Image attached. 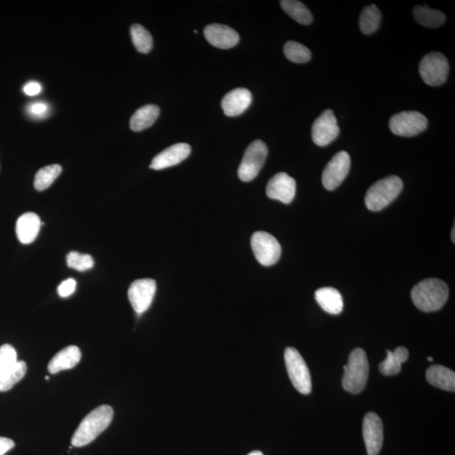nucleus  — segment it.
<instances>
[{"label": "nucleus", "instance_id": "obj_1", "mask_svg": "<svg viewBox=\"0 0 455 455\" xmlns=\"http://www.w3.org/2000/svg\"><path fill=\"white\" fill-rule=\"evenodd\" d=\"M113 416V409L107 405H102L95 408L80 423L78 429L73 435L72 445L80 448L93 442L109 427Z\"/></svg>", "mask_w": 455, "mask_h": 455}, {"label": "nucleus", "instance_id": "obj_2", "mask_svg": "<svg viewBox=\"0 0 455 455\" xmlns=\"http://www.w3.org/2000/svg\"><path fill=\"white\" fill-rule=\"evenodd\" d=\"M449 287L445 281L429 279L420 281L411 290V299L416 308L423 312L440 310L449 298Z\"/></svg>", "mask_w": 455, "mask_h": 455}, {"label": "nucleus", "instance_id": "obj_3", "mask_svg": "<svg viewBox=\"0 0 455 455\" xmlns=\"http://www.w3.org/2000/svg\"><path fill=\"white\" fill-rule=\"evenodd\" d=\"M343 389L352 394H360L367 384L369 373L367 354L364 350L355 349L350 354L348 364L343 366Z\"/></svg>", "mask_w": 455, "mask_h": 455}, {"label": "nucleus", "instance_id": "obj_4", "mask_svg": "<svg viewBox=\"0 0 455 455\" xmlns=\"http://www.w3.org/2000/svg\"><path fill=\"white\" fill-rule=\"evenodd\" d=\"M402 188L403 181L396 176L378 180L369 189L366 194V207L373 212L384 210L400 195Z\"/></svg>", "mask_w": 455, "mask_h": 455}, {"label": "nucleus", "instance_id": "obj_5", "mask_svg": "<svg viewBox=\"0 0 455 455\" xmlns=\"http://www.w3.org/2000/svg\"><path fill=\"white\" fill-rule=\"evenodd\" d=\"M284 360L289 379L295 388L303 395L310 394L312 389L310 370L298 350L288 348L285 350Z\"/></svg>", "mask_w": 455, "mask_h": 455}, {"label": "nucleus", "instance_id": "obj_6", "mask_svg": "<svg viewBox=\"0 0 455 455\" xmlns=\"http://www.w3.org/2000/svg\"><path fill=\"white\" fill-rule=\"evenodd\" d=\"M268 149L265 142L256 140L246 149L238 169V176L245 183L252 180L259 174L267 159Z\"/></svg>", "mask_w": 455, "mask_h": 455}, {"label": "nucleus", "instance_id": "obj_7", "mask_svg": "<svg viewBox=\"0 0 455 455\" xmlns=\"http://www.w3.org/2000/svg\"><path fill=\"white\" fill-rule=\"evenodd\" d=\"M449 66L445 55L438 52L427 54L420 63L419 72L423 80L430 86H439L445 82Z\"/></svg>", "mask_w": 455, "mask_h": 455}, {"label": "nucleus", "instance_id": "obj_8", "mask_svg": "<svg viewBox=\"0 0 455 455\" xmlns=\"http://www.w3.org/2000/svg\"><path fill=\"white\" fill-rule=\"evenodd\" d=\"M389 129L397 136L414 137L427 129L429 121L418 111H409L397 113L389 120Z\"/></svg>", "mask_w": 455, "mask_h": 455}, {"label": "nucleus", "instance_id": "obj_9", "mask_svg": "<svg viewBox=\"0 0 455 455\" xmlns=\"http://www.w3.org/2000/svg\"><path fill=\"white\" fill-rule=\"evenodd\" d=\"M250 245L257 260L264 267H271L279 261L281 254V245L271 234L264 231L254 233Z\"/></svg>", "mask_w": 455, "mask_h": 455}, {"label": "nucleus", "instance_id": "obj_10", "mask_svg": "<svg viewBox=\"0 0 455 455\" xmlns=\"http://www.w3.org/2000/svg\"><path fill=\"white\" fill-rule=\"evenodd\" d=\"M351 158L348 152H338L326 165L322 173V184L328 191L337 188L349 175Z\"/></svg>", "mask_w": 455, "mask_h": 455}, {"label": "nucleus", "instance_id": "obj_11", "mask_svg": "<svg viewBox=\"0 0 455 455\" xmlns=\"http://www.w3.org/2000/svg\"><path fill=\"white\" fill-rule=\"evenodd\" d=\"M156 292V281L150 279L134 281L129 289L131 306L138 314H142L151 306Z\"/></svg>", "mask_w": 455, "mask_h": 455}, {"label": "nucleus", "instance_id": "obj_12", "mask_svg": "<svg viewBox=\"0 0 455 455\" xmlns=\"http://www.w3.org/2000/svg\"><path fill=\"white\" fill-rule=\"evenodd\" d=\"M340 129L337 125V119L331 110L323 111L312 127V140L321 147L330 145L338 137Z\"/></svg>", "mask_w": 455, "mask_h": 455}, {"label": "nucleus", "instance_id": "obj_13", "mask_svg": "<svg viewBox=\"0 0 455 455\" xmlns=\"http://www.w3.org/2000/svg\"><path fill=\"white\" fill-rule=\"evenodd\" d=\"M362 435L369 455H378L384 441L383 423L375 412L366 414L362 424Z\"/></svg>", "mask_w": 455, "mask_h": 455}, {"label": "nucleus", "instance_id": "obj_14", "mask_svg": "<svg viewBox=\"0 0 455 455\" xmlns=\"http://www.w3.org/2000/svg\"><path fill=\"white\" fill-rule=\"evenodd\" d=\"M295 194V180L287 173H277L268 181L267 195L269 198L289 204L294 200Z\"/></svg>", "mask_w": 455, "mask_h": 455}, {"label": "nucleus", "instance_id": "obj_15", "mask_svg": "<svg viewBox=\"0 0 455 455\" xmlns=\"http://www.w3.org/2000/svg\"><path fill=\"white\" fill-rule=\"evenodd\" d=\"M204 36L211 45L221 49L233 48L240 41V36L234 29L222 24L207 26L204 29Z\"/></svg>", "mask_w": 455, "mask_h": 455}, {"label": "nucleus", "instance_id": "obj_16", "mask_svg": "<svg viewBox=\"0 0 455 455\" xmlns=\"http://www.w3.org/2000/svg\"><path fill=\"white\" fill-rule=\"evenodd\" d=\"M191 154V146L184 142L171 145L154 158L150 168L160 171L178 165Z\"/></svg>", "mask_w": 455, "mask_h": 455}, {"label": "nucleus", "instance_id": "obj_17", "mask_svg": "<svg viewBox=\"0 0 455 455\" xmlns=\"http://www.w3.org/2000/svg\"><path fill=\"white\" fill-rule=\"evenodd\" d=\"M252 102V95L248 89L237 88L223 98L221 106L228 117H237L248 109Z\"/></svg>", "mask_w": 455, "mask_h": 455}, {"label": "nucleus", "instance_id": "obj_18", "mask_svg": "<svg viewBox=\"0 0 455 455\" xmlns=\"http://www.w3.org/2000/svg\"><path fill=\"white\" fill-rule=\"evenodd\" d=\"M44 225L41 222L39 216L35 213H26L17 219V235L18 240L22 244L28 245L36 240L40 232L41 226Z\"/></svg>", "mask_w": 455, "mask_h": 455}, {"label": "nucleus", "instance_id": "obj_19", "mask_svg": "<svg viewBox=\"0 0 455 455\" xmlns=\"http://www.w3.org/2000/svg\"><path fill=\"white\" fill-rule=\"evenodd\" d=\"M81 360V352L78 346H69L62 349L49 362V373L55 375L63 370L74 369Z\"/></svg>", "mask_w": 455, "mask_h": 455}, {"label": "nucleus", "instance_id": "obj_20", "mask_svg": "<svg viewBox=\"0 0 455 455\" xmlns=\"http://www.w3.org/2000/svg\"><path fill=\"white\" fill-rule=\"evenodd\" d=\"M315 296L319 306L326 313L334 315L342 313L343 299L337 289L331 287L319 288Z\"/></svg>", "mask_w": 455, "mask_h": 455}, {"label": "nucleus", "instance_id": "obj_21", "mask_svg": "<svg viewBox=\"0 0 455 455\" xmlns=\"http://www.w3.org/2000/svg\"><path fill=\"white\" fill-rule=\"evenodd\" d=\"M427 380L434 387L443 391L454 392L455 373L442 365H431L427 370Z\"/></svg>", "mask_w": 455, "mask_h": 455}, {"label": "nucleus", "instance_id": "obj_22", "mask_svg": "<svg viewBox=\"0 0 455 455\" xmlns=\"http://www.w3.org/2000/svg\"><path fill=\"white\" fill-rule=\"evenodd\" d=\"M160 110L156 105H146L140 108L133 115L130 120V129L133 132H141V131L151 127L159 118Z\"/></svg>", "mask_w": 455, "mask_h": 455}, {"label": "nucleus", "instance_id": "obj_23", "mask_svg": "<svg viewBox=\"0 0 455 455\" xmlns=\"http://www.w3.org/2000/svg\"><path fill=\"white\" fill-rule=\"evenodd\" d=\"M409 352L404 346H398L394 351H387V360L380 362V372L385 376H394L398 375L402 370V364L407 362Z\"/></svg>", "mask_w": 455, "mask_h": 455}, {"label": "nucleus", "instance_id": "obj_24", "mask_svg": "<svg viewBox=\"0 0 455 455\" xmlns=\"http://www.w3.org/2000/svg\"><path fill=\"white\" fill-rule=\"evenodd\" d=\"M414 17L418 24L431 28H437L446 21L445 15L440 10L429 9L427 6H416L414 10Z\"/></svg>", "mask_w": 455, "mask_h": 455}, {"label": "nucleus", "instance_id": "obj_25", "mask_svg": "<svg viewBox=\"0 0 455 455\" xmlns=\"http://www.w3.org/2000/svg\"><path fill=\"white\" fill-rule=\"evenodd\" d=\"M26 364L24 361H17L10 369L0 375V392H6L19 383L26 373Z\"/></svg>", "mask_w": 455, "mask_h": 455}, {"label": "nucleus", "instance_id": "obj_26", "mask_svg": "<svg viewBox=\"0 0 455 455\" xmlns=\"http://www.w3.org/2000/svg\"><path fill=\"white\" fill-rule=\"evenodd\" d=\"M280 5L285 12L299 24L310 25L313 21V15L302 2L297 0H283Z\"/></svg>", "mask_w": 455, "mask_h": 455}, {"label": "nucleus", "instance_id": "obj_27", "mask_svg": "<svg viewBox=\"0 0 455 455\" xmlns=\"http://www.w3.org/2000/svg\"><path fill=\"white\" fill-rule=\"evenodd\" d=\"M380 21L381 13L375 5L365 7L360 15V26L361 32L365 35L375 33L379 28Z\"/></svg>", "mask_w": 455, "mask_h": 455}, {"label": "nucleus", "instance_id": "obj_28", "mask_svg": "<svg viewBox=\"0 0 455 455\" xmlns=\"http://www.w3.org/2000/svg\"><path fill=\"white\" fill-rule=\"evenodd\" d=\"M61 172L62 167L59 165H48V167L40 169L35 176V188L39 192L46 190L59 176Z\"/></svg>", "mask_w": 455, "mask_h": 455}, {"label": "nucleus", "instance_id": "obj_29", "mask_svg": "<svg viewBox=\"0 0 455 455\" xmlns=\"http://www.w3.org/2000/svg\"><path fill=\"white\" fill-rule=\"evenodd\" d=\"M131 37L135 48L141 53H148L153 48L151 35L140 24H133L130 28Z\"/></svg>", "mask_w": 455, "mask_h": 455}, {"label": "nucleus", "instance_id": "obj_30", "mask_svg": "<svg viewBox=\"0 0 455 455\" xmlns=\"http://www.w3.org/2000/svg\"><path fill=\"white\" fill-rule=\"evenodd\" d=\"M284 52L289 61L296 64H304L311 59L308 48L299 42L289 41L284 45Z\"/></svg>", "mask_w": 455, "mask_h": 455}, {"label": "nucleus", "instance_id": "obj_31", "mask_svg": "<svg viewBox=\"0 0 455 455\" xmlns=\"http://www.w3.org/2000/svg\"><path fill=\"white\" fill-rule=\"evenodd\" d=\"M66 260L68 268L79 272H86L94 266L93 257L88 254L71 252L67 254Z\"/></svg>", "mask_w": 455, "mask_h": 455}, {"label": "nucleus", "instance_id": "obj_32", "mask_svg": "<svg viewBox=\"0 0 455 455\" xmlns=\"http://www.w3.org/2000/svg\"><path fill=\"white\" fill-rule=\"evenodd\" d=\"M17 361V353L12 346L5 344L0 346V375Z\"/></svg>", "mask_w": 455, "mask_h": 455}, {"label": "nucleus", "instance_id": "obj_33", "mask_svg": "<svg viewBox=\"0 0 455 455\" xmlns=\"http://www.w3.org/2000/svg\"><path fill=\"white\" fill-rule=\"evenodd\" d=\"M77 283L74 279H68L62 281L59 288H57V292L62 298H67L74 294L76 290Z\"/></svg>", "mask_w": 455, "mask_h": 455}, {"label": "nucleus", "instance_id": "obj_34", "mask_svg": "<svg viewBox=\"0 0 455 455\" xmlns=\"http://www.w3.org/2000/svg\"><path fill=\"white\" fill-rule=\"evenodd\" d=\"M27 113L33 118H44L45 115L48 113V106L44 102L30 104L27 106Z\"/></svg>", "mask_w": 455, "mask_h": 455}, {"label": "nucleus", "instance_id": "obj_35", "mask_svg": "<svg viewBox=\"0 0 455 455\" xmlns=\"http://www.w3.org/2000/svg\"><path fill=\"white\" fill-rule=\"evenodd\" d=\"M24 93L29 96L37 95L41 91V84L36 81H30L23 88Z\"/></svg>", "mask_w": 455, "mask_h": 455}, {"label": "nucleus", "instance_id": "obj_36", "mask_svg": "<svg viewBox=\"0 0 455 455\" xmlns=\"http://www.w3.org/2000/svg\"><path fill=\"white\" fill-rule=\"evenodd\" d=\"M15 447L13 440L8 438L0 437V455H5Z\"/></svg>", "mask_w": 455, "mask_h": 455}, {"label": "nucleus", "instance_id": "obj_37", "mask_svg": "<svg viewBox=\"0 0 455 455\" xmlns=\"http://www.w3.org/2000/svg\"><path fill=\"white\" fill-rule=\"evenodd\" d=\"M248 455H263L261 451H253V452L249 454Z\"/></svg>", "mask_w": 455, "mask_h": 455}, {"label": "nucleus", "instance_id": "obj_38", "mask_svg": "<svg viewBox=\"0 0 455 455\" xmlns=\"http://www.w3.org/2000/svg\"><path fill=\"white\" fill-rule=\"evenodd\" d=\"M454 230H455V228H454H454H453V230H452V234H453L451 235V239H452V241H453L454 243L455 242V241H454Z\"/></svg>", "mask_w": 455, "mask_h": 455}, {"label": "nucleus", "instance_id": "obj_39", "mask_svg": "<svg viewBox=\"0 0 455 455\" xmlns=\"http://www.w3.org/2000/svg\"><path fill=\"white\" fill-rule=\"evenodd\" d=\"M427 360H429V362H434V358L431 357H429L427 358Z\"/></svg>", "mask_w": 455, "mask_h": 455}, {"label": "nucleus", "instance_id": "obj_40", "mask_svg": "<svg viewBox=\"0 0 455 455\" xmlns=\"http://www.w3.org/2000/svg\"><path fill=\"white\" fill-rule=\"evenodd\" d=\"M45 379L47 380H49L48 376H46Z\"/></svg>", "mask_w": 455, "mask_h": 455}]
</instances>
